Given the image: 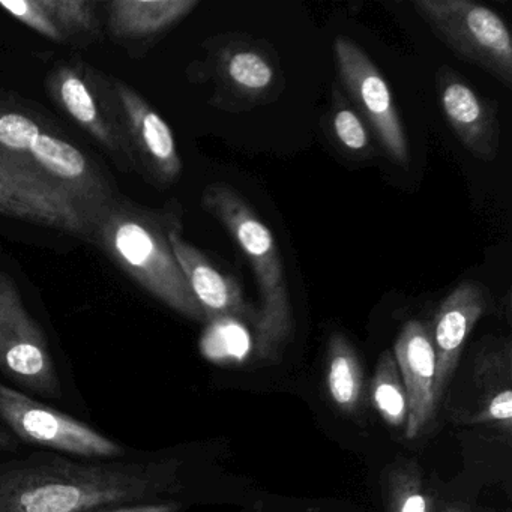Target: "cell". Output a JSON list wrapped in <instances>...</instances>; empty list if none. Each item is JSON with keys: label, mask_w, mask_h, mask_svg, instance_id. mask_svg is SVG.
<instances>
[{"label": "cell", "mask_w": 512, "mask_h": 512, "mask_svg": "<svg viewBox=\"0 0 512 512\" xmlns=\"http://www.w3.org/2000/svg\"><path fill=\"white\" fill-rule=\"evenodd\" d=\"M182 488L181 461H77L41 452L0 463V512H91L161 502Z\"/></svg>", "instance_id": "6da1fadb"}, {"label": "cell", "mask_w": 512, "mask_h": 512, "mask_svg": "<svg viewBox=\"0 0 512 512\" xmlns=\"http://www.w3.org/2000/svg\"><path fill=\"white\" fill-rule=\"evenodd\" d=\"M0 179L89 221L118 194L88 154L31 110L0 100Z\"/></svg>", "instance_id": "7a4b0ae2"}, {"label": "cell", "mask_w": 512, "mask_h": 512, "mask_svg": "<svg viewBox=\"0 0 512 512\" xmlns=\"http://www.w3.org/2000/svg\"><path fill=\"white\" fill-rule=\"evenodd\" d=\"M181 223L176 208H143L116 194L91 218L88 241L152 298L196 322H206L170 245Z\"/></svg>", "instance_id": "3957f363"}, {"label": "cell", "mask_w": 512, "mask_h": 512, "mask_svg": "<svg viewBox=\"0 0 512 512\" xmlns=\"http://www.w3.org/2000/svg\"><path fill=\"white\" fill-rule=\"evenodd\" d=\"M202 208L227 230L247 257L260 296L256 352L260 359L280 361L293 332L286 266L271 229L232 185L215 182L203 190Z\"/></svg>", "instance_id": "277c9868"}, {"label": "cell", "mask_w": 512, "mask_h": 512, "mask_svg": "<svg viewBox=\"0 0 512 512\" xmlns=\"http://www.w3.org/2000/svg\"><path fill=\"white\" fill-rule=\"evenodd\" d=\"M113 79L77 59L50 71L46 91L61 112L89 134L119 170L137 173Z\"/></svg>", "instance_id": "5b68a950"}, {"label": "cell", "mask_w": 512, "mask_h": 512, "mask_svg": "<svg viewBox=\"0 0 512 512\" xmlns=\"http://www.w3.org/2000/svg\"><path fill=\"white\" fill-rule=\"evenodd\" d=\"M412 5L446 47L511 88V32L493 10L469 0H415Z\"/></svg>", "instance_id": "8992f818"}, {"label": "cell", "mask_w": 512, "mask_h": 512, "mask_svg": "<svg viewBox=\"0 0 512 512\" xmlns=\"http://www.w3.org/2000/svg\"><path fill=\"white\" fill-rule=\"evenodd\" d=\"M214 83V104L223 110H250L271 103L284 88L274 47L250 35L215 41L206 59Z\"/></svg>", "instance_id": "52a82bcc"}, {"label": "cell", "mask_w": 512, "mask_h": 512, "mask_svg": "<svg viewBox=\"0 0 512 512\" xmlns=\"http://www.w3.org/2000/svg\"><path fill=\"white\" fill-rule=\"evenodd\" d=\"M0 371L43 397L61 398L62 385L43 329L23 304L17 284L0 271Z\"/></svg>", "instance_id": "ba28073f"}, {"label": "cell", "mask_w": 512, "mask_h": 512, "mask_svg": "<svg viewBox=\"0 0 512 512\" xmlns=\"http://www.w3.org/2000/svg\"><path fill=\"white\" fill-rule=\"evenodd\" d=\"M0 419L23 442L53 451L89 460H112L125 455L119 443L91 425L4 383H0Z\"/></svg>", "instance_id": "9c48e42d"}, {"label": "cell", "mask_w": 512, "mask_h": 512, "mask_svg": "<svg viewBox=\"0 0 512 512\" xmlns=\"http://www.w3.org/2000/svg\"><path fill=\"white\" fill-rule=\"evenodd\" d=\"M334 55L338 76L356 112L373 131L389 160L398 166H407L410 151L406 128L382 71L358 44L347 38L335 40Z\"/></svg>", "instance_id": "30bf717a"}, {"label": "cell", "mask_w": 512, "mask_h": 512, "mask_svg": "<svg viewBox=\"0 0 512 512\" xmlns=\"http://www.w3.org/2000/svg\"><path fill=\"white\" fill-rule=\"evenodd\" d=\"M115 80L137 175L155 187H170L182 175V160L172 128L160 113L124 80Z\"/></svg>", "instance_id": "8fae6325"}, {"label": "cell", "mask_w": 512, "mask_h": 512, "mask_svg": "<svg viewBox=\"0 0 512 512\" xmlns=\"http://www.w3.org/2000/svg\"><path fill=\"white\" fill-rule=\"evenodd\" d=\"M395 362L406 391L407 439H418L436 418V353L431 340L430 326L421 320H410L401 329L394 344Z\"/></svg>", "instance_id": "7c38bea8"}, {"label": "cell", "mask_w": 512, "mask_h": 512, "mask_svg": "<svg viewBox=\"0 0 512 512\" xmlns=\"http://www.w3.org/2000/svg\"><path fill=\"white\" fill-rule=\"evenodd\" d=\"M169 239L206 323L251 322L256 326L259 313L245 301L241 286L182 236V221L172 227Z\"/></svg>", "instance_id": "4fadbf2b"}, {"label": "cell", "mask_w": 512, "mask_h": 512, "mask_svg": "<svg viewBox=\"0 0 512 512\" xmlns=\"http://www.w3.org/2000/svg\"><path fill=\"white\" fill-rule=\"evenodd\" d=\"M436 92L440 110L461 145L478 160L493 161L500 143L493 104L449 67L437 70Z\"/></svg>", "instance_id": "5bb4252c"}, {"label": "cell", "mask_w": 512, "mask_h": 512, "mask_svg": "<svg viewBox=\"0 0 512 512\" xmlns=\"http://www.w3.org/2000/svg\"><path fill=\"white\" fill-rule=\"evenodd\" d=\"M490 305L487 289L478 281L467 280L458 284L437 308L431 329L436 353V398L443 400L446 388L457 371L461 352Z\"/></svg>", "instance_id": "9a60e30c"}, {"label": "cell", "mask_w": 512, "mask_h": 512, "mask_svg": "<svg viewBox=\"0 0 512 512\" xmlns=\"http://www.w3.org/2000/svg\"><path fill=\"white\" fill-rule=\"evenodd\" d=\"M199 0H113L106 4V26L119 44L157 41L187 19Z\"/></svg>", "instance_id": "2e32d148"}, {"label": "cell", "mask_w": 512, "mask_h": 512, "mask_svg": "<svg viewBox=\"0 0 512 512\" xmlns=\"http://www.w3.org/2000/svg\"><path fill=\"white\" fill-rule=\"evenodd\" d=\"M473 371L476 385L482 389V397L478 409L464 413L461 422L497 427L506 436H511V341L506 338L485 346L475 359Z\"/></svg>", "instance_id": "e0dca14e"}, {"label": "cell", "mask_w": 512, "mask_h": 512, "mask_svg": "<svg viewBox=\"0 0 512 512\" xmlns=\"http://www.w3.org/2000/svg\"><path fill=\"white\" fill-rule=\"evenodd\" d=\"M0 215L40 226L53 227L88 241L89 221L74 212L19 190L0 179Z\"/></svg>", "instance_id": "ac0fdd59"}, {"label": "cell", "mask_w": 512, "mask_h": 512, "mask_svg": "<svg viewBox=\"0 0 512 512\" xmlns=\"http://www.w3.org/2000/svg\"><path fill=\"white\" fill-rule=\"evenodd\" d=\"M326 385L343 412L355 413L364 392V371L355 347L346 335L332 334L326 352Z\"/></svg>", "instance_id": "d6986e66"}, {"label": "cell", "mask_w": 512, "mask_h": 512, "mask_svg": "<svg viewBox=\"0 0 512 512\" xmlns=\"http://www.w3.org/2000/svg\"><path fill=\"white\" fill-rule=\"evenodd\" d=\"M371 395L374 407L386 424L406 430L409 407L392 350H385L377 361L371 382Z\"/></svg>", "instance_id": "ffe728a7"}, {"label": "cell", "mask_w": 512, "mask_h": 512, "mask_svg": "<svg viewBox=\"0 0 512 512\" xmlns=\"http://www.w3.org/2000/svg\"><path fill=\"white\" fill-rule=\"evenodd\" d=\"M67 43H91L103 29L95 0H41Z\"/></svg>", "instance_id": "44dd1931"}, {"label": "cell", "mask_w": 512, "mask_h": 512, "mask_svg": "<svg viewBox=\"0 0 512 512\" xmlns=\"http://www.w3.org/2000/svg\"><path fill=\"white\" fill-rule=\"evenodd\" d=\"M388 512H431V497L416 461L403 460L386 473Z\"/></svg>", "instance_id": "7402d4cb"}, {"label": "cell", "mask_w": 512, "mask_h": 512, "mask_svg": "<svg viewBox=\"0 0 512 512\" xmlns=\"http://www.w3.org/2000/svg\"><path fill=\"white\" fill-rule=\"evenodd\" d=\"M331 131L335 142L353 155H362L370 149V128L356 110L341 103L331 116Z\"/></svg>", "instance_id": "603a6c76"}, {"label": "cell", "mask_w": 512, "mask_h": 512, "mask_svg": "<svg viewBox=\"0 0 512 512\" xmlns=\"http://www.w3.org/2000/svg\"><path fill=\"white\" fill-rule=\"evenodd\" d=\"M0 8H4L17 22L28 26L46 40L65 44L64 37L56 28L41 0H0Z\"/></svg>", "instance_id": "cb8c5ba5"}, {"label": "cell", "mask_w": 512, "mask_h": 512, "mask_svg": "<svg viewBox=\"0 0 512 512\" xmlns=\"http://www.w3.org/2000/svg\"><path fill=\"white\" fill-rule=\"evenodd\" d=\"M182 505L173 500L161 502L134 503V505L109 506V508L95 509L91 512H179Z\"/></svg>", "instance_id": "d4e9b609"}, {"label": "cell", "mask_w": 512, "mask_h": 512, "mask_svg": "<svg viewBox=\"0 0 512 512\" xmlns=\"http://www.w3.org/2000/svg\"><path fill=\"white\" fill-rule=\"evenodd\" d=\"M17 446H19V443H17L16 437L11 436L10 431L0 425V449L11 452L17 449Z\"/></svg>", "instance_id": "484cf974"}, {"label": "cell", "mask_w": 512, "mask_h": 512, "mask_svg": "<svg viewBox=\"0 0 512 512\" xmlns=\"http://www.w3.org/2000/svg\"><path fill=\"white\" fill-rule=\"evenodd\" d=\"M443 512H464L463 509H458V508H448V509H445V511Z\"/></svg>", "instance_id": "4316f807"}]
</instances>
